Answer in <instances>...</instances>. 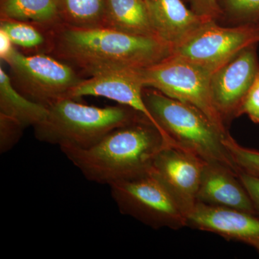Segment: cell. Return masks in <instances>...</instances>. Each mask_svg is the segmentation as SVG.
Here are the masks:
<instances>
[{"label":"cell","mask_w":259,"mask_h":259,"mask_svg":"<svg viewBox=\"0 0 259 259\" xmlns=\"http://www.w3.org/2000/svg\"><path fill=\"white\" fill-rule=\"evenodd\" d=\"M46 30L47 54L69 65L85 79L114 70L144 69L164 60L173 49L160 37L107 27L74 28L59 23Z\"/></svg>","instance_id":"cell-1"},{"label":"cell","mask_w":259,"mask_h":259,"mask_svg":"<svg viewBox=\"0 0 259 259\" xmlns=\"http://www.w3.org/2000/svg\"><path fill=\"white\" fill-rule=\"evenodd\" d=\"M169 144L157 126L144 117L113 130L91 147L60 149L89 181L110 185L149 170L155 156Z\"/></svg>","instance_id":"cell-2"},{"label":"cell","mask_w":259,"mask_h":259,"mask_svg":"<svg viewBox=\"0 0 259 259\" xmlns=\"http://www.w3.org/2000/svg\"><path fill=\"white\" fill-rule=\"evenodd\" d=\"M143 98L148 111L174 145L209 163L238 169L228 152L223 134L208 117L190 104L171 98L155 89L145 88Z\"/></svg>","instance_id":"cell-3"},{"label":"cell","mask_w":259,"mask_h":259,"mask_svg":"<svg viewBox=\"0 0 259 259\" xmlns=\"http://www.w3.org/2000/svg\"><path fill=\"white\" fill-rule=\"evenodd\" d=\"M144 117L125 105L98 107L65 98L48 107L47 116L34 126V132L42 142L88 148L113 130Z\"/></svg>","instance_id":"cell-4"},{"label":"cell","mask_w":259,"mask_h":259,"mask_svg":"<svg viewBox=\"0 0 259 259\" xmlns=\"http://www.w3.org/2000/svg\"><path fill=\"white\" fill-rule=\"evenodd\" d=\"M122 214L154 229L187 227V214L165 184L151 170L110 184Z\"/></svg>","instance_id":"cell-5"},{"label":"cell","mask_w":259,"mask_h":259,"mask_svg":"<svg viewBox=\"0 0 259 259\" xmlns=\"http://www.w3.org/2000/svg\"><path fill=\"white\" fill-rule=\"evenodd\" d=\"M145 88L190 104L208 117L223 134L228 127L216 110L210 91L212 71L188 60L171 55L152 66L140 69Z\"/></svg>","instance_id":"cell-6"},{"label":"cell","mask_w":259,"mask_h":259,"mask_svg":"<svg viewBox=\"0 0 259 259\" xmlns=\"http://www.w3.org/2000/svg\"><path fill=\"white\" fill-rule=\"evenodd\" d=\"M12 82L19 93L45 107L68 98L82 77L69 65L47 53L25 54L15 49L8 61Z\"/></svg>","instance_id":"cell-7"},{"label":"cell","mask_w":259,"mask_h":259,"mask_svg":"<svg viewBox=\"0 0 259 259\" xmlns=\"http://www.w3.org/2000/svg\"><path fill=\"white\" fill-rule=\"evenodd\" d=\"M259 42V23L223 26L209 20L172 49L171 55L212 72L245 48Z\"/></svg>","instance_id":"cell-8"},{"label":"cell","mask_w":259,"mask_h":259,"mask_svg":"<svg viewBox=\"0 0 259 259\" xmlns=\"http://www.w3.org/2000/svg\"><path fill=\"white\" fill-rule=\"evenodd\" d=\"M257 46L240 51L211 75L213 103L226 126L238 117L242 102L259 74Z\"/></svg>","instance_id":"cell-9"},{"label":"cell","mask_w":259,"mask_h":259,"mask_svg":"<svg viewBox=\"0 0 259 259\" xmlns=\"http://www.w3.org/2000/svg\"><path fill=\"white\" fill-rule=\"evenodd\" d=\"M206 163L194 153L169 144L155 156L150 170L171 191L188 216L197 203Z\"/></svg>","instance_id":"cell-10"},{"label":"cell","mask_w":259,"mask_h":259,"mask_svg":"<svg viewBox=\"0 0 259 259\" xmlns=\"http://www.w3.org/2000/svg\"><path fill=\"white\" fill-rule=\"evenodd\" d=\"M145 88L140 69H118L86 78L71 90L68 98L85 96L102 97L125 105L146 115L163 133L167 141L171 140L148 111L143 98Z\"/></svg>","instance_id":"cell-11"},{"label":"cell","mask_w":259,"mask_h":259,"mask_svg":"<svg viewBox=\"0 0 259 259\" xmlns=\"http://www.w3.org/2000/svg\"><path fill=\"white\" fill-rule=\"evenodd\" d=\"M187 227L242 242L259 252V217L249 213L197 202L187 216Z\"/></svg>","instance_id":"cell-12"},{"label":"cell","mask_w":259,"mask_h":259,"mask_svg":"<svg viewBox=\"0 0 259 259\" xmlns=\"http://www.w3.org/2000/svg\"><path fill=\"white\" fill-rule=\"evenodd\" d=\"M197 202L258 216L238 175L227 167L215 163H206L204 165Z\"/></svg>","instance_id":"cell-13"},{"label":"cell","mask_w":259,"mask_h":259,"mask_svg":"<svg viewBox=\"0 0 259 259\" xmlns=\"http://www.w3.org/2000/svg\"><path fill=\"white\" fill-rule=\"evenodd\" d=\"M146 5L158 36L172 49L209 20L187 8L184 0H149Z\"/></svg>","instance_id":"cell-14"},{"label":"cell","mask_w":259,"mask_h":259,"mask_svg":"<svg viewBox=\"0 0 259 259\" xmlns=\"http://www.w3.org/2000/svg\"><path fill=\"white\" fill-rule=\"evenodd\" d=\"M103 27L135 35L159 37L144 0H106Z\"/></svg>","instance_id":"cell-15"},{"label":"cell","mask_w":259,"mask_h":259,"mask_svg":"<svg viewBox=\"0 0 259 259\" xmlns=\"http://www.w3.org/2000/svg\"><path fill=\"white\" fill-rule=\"evenodd\" d=\"M48 107L19 93L11 77L0 66V115L18 121L24 127L36 125L47 115Z\"/></svg>","instance_id":"cell-16"},{"label":"cell","mask_w":259,"mask_h":259,"mask_svg":"<svg viewBox=\"0 0 259 259\" xmlns=\"http://www.w3.org/2000/svg\"><path fill=\"white\" fill-rule=\"evenodd\" d=\"M0 16L35 24L45 30L61 23L57 0H1Z\"/></svg>","instance_id":"cell-17"},{"label":"cell","mask_w":259,"mask_h":259,"mask_svg":"<svg viewBox=\"0 0 259 259\" xmlns=\"http://www.w3.org/2000/svg\"><path fill=\"white\" fill-rule=\"evenodd\" d=\"M61 24L74 28L103 27L106 0H57Z\"/></svg>","instance_id":"cell-18"},{"label":"cell","mask_w":259,"mask_h":259,"mask_svg":"<svg viewBox=\"0 0 259 259\" xmlns=\"http://www.w3.org/2000/svg\"><path fill=\"white\" fill-rule=\"evenodd\" d=\"M0 30L6 32L15 47L27 50L37 51V53H47V30L35 24L1 19Z\"/></svg>","instance_id":"cell-19"},{"label":"cell","mask_w":259,"mask_h":259,"mask_svg":"<svg viewBox=\"0 0 259 259\" xmlns=\"http://www.w3.org/2000/svg\"><path fill=\"white\" fill-rule=\"evenodd\" d=\"M219 21L233 25L259 23V0H217ZM218 21V22H219Z\"/></svg>","instance_id":"cell-20"},{"label":"cell","mask_w":259,"mask_h":259,"mask_svg":"<svg viewBox=\"0 0 259 259\" xmlns=\"http://www.w3.org/2000/svg\"><path fill=\"white\" fill-rule=\"evenodd\" d=\"M223 142L239 171L259 176V151L241 146L229 132L225 136Z\"/></svg>","instance_id":"cell-21"},{"label":"cell","mask_w":259,"mask_h":259,"mask_svg":"<svg viewBox=\"0 0 259 259\" xmlns=\"http://www.w3.org/2000/svg\"><path fill=\"white\" fill-rule=\"evenodd\" d=\"M23 127L18 121L0 115V152L6 153L20 141L23 135Z\"/></svg>","instance_id":"cell-22"},{"label":"cell","mask_w":259,"mask_h":259,"mask_svg":"<svg viewBox=\"0 0 259 259\" xmlns=\"http://www.w3.org/2000/svg\"><path fill=\"white\" fill-rule=\"evenodd\" d=\"M247 115L252 122L259 125V74L242 102L238 117Z\"/></svg>","instance_id":"cell-23"},{"label":"cell","mask_w":259,"mask_h":259,"mask_svg":"<svg viewBox=\"0 0 259 259\" xmlns=\"http://www.w3.org/2000/svg\"><path fill=\"white\" fill-rule=\"evenodd\" d=\"M190 5V8L196 14L218 22L221 19V13L217 0H186Z\"/></svg>","instance_id":"cell-24"},{"label":"cell","mask_w":259,"mask_h":259,"mask_svg":"<svg viewBox=\"0 0 259 259\" xmlns=\"http://www.w3.org/2000/svg\"><path fill=\"white\" fill-rule=\"evenodd\" d=\"M238 177L249 195L257 215L259 217V176L250 175L240 170Z\"/></svg>","instance_id":"cell-25"},{"label":"cell","mask_w":259,"mask_h":259,"mask_svg":"<svg viewBox=\"0 0 259 259\" xmlns=\"http://www.w3.org/2000/svg\"><path fill=\"white\" fill-rule=\"evenodd\" d=\"M15 50V45L6 32L0 30V59L6 62Z\"/></svg>","instance_id":"cell-26"},{"label":"cell","mask_w":259,"mask_h":259,"mask_svg":"<svg viewBox=\"0 0 259 259\" xmlns=\"http://www.w3.org/2000/svg\"><path fill=\"white\" fill-rule=\"evenodd\" d=\"M145 2H146V3H147V2L149 1V0H144Z\"/></svg>","instance_id":"cell-27"},{"label":"cell","mask_w":259,"mask_h":259,"mask_svg":"<svg viewBox=\"0 0 259 259\" xmlns=\"http://www.w3.org/2000/svg\"><path fill=\"white\" fill-rule=\"evenodd\" d=\"M184 1H186V0H184Z\"/></svg>","instance_id":"cell-28"}]
</instances>
